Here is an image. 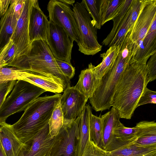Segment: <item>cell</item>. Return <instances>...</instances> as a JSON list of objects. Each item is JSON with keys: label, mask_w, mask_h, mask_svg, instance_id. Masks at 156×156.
<instances>
[{"label": "cell", "mask_w": 156, "mask_h": 156, "mask_svg": "<svg viewBox=\"0 0 156 156\" xmlns=\"http://www.w3.org/2000/svg\"><path fill=\"white\" fill-rule=\"evenodd\" d=\"M146 64L129 63L116 86L112 106L120 118L130 119L137 108L140 98L149 82Z\"/></svg>", "instance_id": "6da1fadb"}, {"label": "cell", "mask_w": 156, "mask_h": 156, "mask_svg": "<svg viewBox=\"0 0 156 156\" xmlns=\"http://www.w3.org/2000/svg\"><path fill=\"white\" fill-rule=\"evenodd\" d=\"M7 66L18 68L51 78L62 85L64 90L70 86V80L63 74L47 42L43 40L33 41L27 55L15 58Z\"/></svg>", "instance_id": "7a4b0ae2"}, {"label": "cell", "mask_w": 156, "mask_h": 156, "mask_svg": "<svg viewBox=\"0 0 156 156\" xmlns=\"http://www.w3.org/2000/svg\"><path fill=\"white\" fill-rule=\"evenodd\" d=\"M62 95L39 97L24 110L20 118L12 125L19 139L25 144L32 140L39 131L48 123L55 107Z\"/></svg>", "instance_id": "3957f363"}, {"label": "cell", "mask_w": 156, "mask_h": 156, "mask_svg": "<svg viewBox=\"0 0 156 156\" xmlns=\"http://www.w3.org/2000/svg\"><path fill=\"white\" fill-rule=\"evenodd\" d=\"M132 46L124 40L112 68L100 80L99 85L89 98L92 108L96 112L109 109L118 83L132 56Z\"/></svg>", "instance_id": "277c9868"}, {"label": "cell", "mask_w": 156, "mask_h": 156, "mask_svg": "<svg viewBox=\"0 0 156 156\" xmlns=\"http://www.w3.org/2000/svg\"><path fill=\"white\" fill-rule=\"evenodd\" d=\"M46 91L26 81L18 80L0 109V122L17 112L24 111Z\"/></svg>", "instance_id": "5b68a950"}, {"label": "cell", "mask_w": 156, "mask_h": 156, "mask_svg": "<svg viewBox=\"0 0 156 156\" xmlns=\"http://www.w3.org/2000/svg\"><path fill=\"white\" fill-rule=\"evenodd\" d=\"M73 10L79 32V40L77 43L78 50L84 55H93L100 51L102 48L98 40L97 29L81 2H76Z\"/></svg>", "instance_id": "8992f818"}, {"label": "cell", "mask_w": 156, "mask_h": 156, "mask_svg": "<svg viewBox=\"0 0 156 156\" xmlns=\"http://www.w3.org/2000/svg\"><path fill=\"white\" fill-rule=\"evenodd\" d=\"M80 116L74 120L63 121L55 137L50 156H76Z\"/></svg>", "instance_id": "52a82bcc"}, {"label": "cell", "mask_w": 156, "mask_h": 156, "mask_svg": "<svg viewBox=\"0 0 156 156\" xmlns=\"http://www.w3.org/2000/svg\"><path fill=\"white\" fill-rule=\"evenodd\" d=\"M49 21L62 28L73 41L78 43L79 32L73 11L60 0H50L47 5Z\"/></svg>", "instance_id": "ba28073f"}, {"label": "cell", "mask_w": 156, "mask_h": 156, "mask_svg": "<svg viewBox=\"0 0 156 156\" xmlns=\"http://www.w3.org/2000/svg\"><path fill=\"white\" fill-rule=\"evenodd\" d=\"M73 41L62 28L49 21L47 43L55 58L71 64Z\"/></svg>", "instance_id": "9c48e42d"}, {"label": "cell", "mask_w": 156, "mask_h": 156, "mask_svg": "<svg viewBox=\"0 0 156 156\" xmlns=\"http://www.w3.org/2000/svg\"><path fill=\"white\" fill-rule=\"evenodd\" d=\"M156 15V0H148L141 10L131 31L133 44L132 56L140 48L154 18Z\"/></svg>", "instance_id": "30bf717a"}, {"label": "cell", "mask_w": 156, "mask_h": 156, "mask_svg": "<svg viewBox=\"0 0 156 156\" xmlns=\"http://www.w3.org/2000/svg\"><path fill=\"white\" fill-rule=\"evenodd\" d=\"M33 2V0H25L23 10L17 20L11 39L16 46V52L14 59L20 56L27 55L31 48V43L29 36V24Z\"/></svg>", "instance_id": "8fae6325"}, {"label": "cell", "mask_w": 156, "mask_h": 156, "mask_svg": "<svg viewBox=\"0 0 156 156\" xmlns=\"http://www.w3.org/2000/svg\"><path fill=\"white\" fill-rule=\"evenodd\" d=\"M64 90L60 99L63 121L74 120L81 115L88 99L74 87Z\"/></svg>", "instance_id": "7c38bea8"}, {"label": "cell", "mask_w": 156, "mask_h": 156, "mask_svg": "<svg viewBox=\"0 0 156 156\" xmlns=\"http://www.w3.org/2000/svg\"><path fill=\"white\" fill-rule=\"evenodd\" d=\"M54 138L51 136L48 123L24 144L17 156H50Z\"/></svg>", "instance_id": "4fadbf2b"}, {"label": "cell", "mask_w": 156, "mask_h": 156, "mask_svg": "<svg viewBox=\"0 0 156 156\" xmlns=\"http://www.w3.org/2000/svg\"><path fill=\"white\" fill-rule=\"evenodd\" d=\"M49 21L40 8L37 0H33L29 20V33L30 42L38 40L47 41Z\"/></svg>", "instance_id": "5bb4252c"}, {"label": "cell", "mask_w": 156, "mask_h": 156, "mask_svg": "<svg viewBox=\"0 0 156 156\" xmlns=\"http://www.w3.org/2000/svg\"><path fill=\"white\" fill-rule=\"evenodd\" d=\"M101 117L103 129L100 147L105 151H110L123 146L115 138L113 133L114 127L120 119L117 110L112 107Z\"/></svg>", "instance_id": "9a60e30c"}, {"label": "cell", "mask_w": 156, "mask_h": 156, "mask_svg": "<svg viewBox=\"0 0 156 156\" xmlns=\"http://www.w3.org/2000/svg\"><path fill=\"white\" fill-rule=\"evenodd\" d=\"M156 53V15L143 39L141 46L132 57L129 63L146 64L149 58Z\"/></svg>", "instance_id": "2e32d148"}, {"label": "cell", "mask_w": 156, "mask_h": 156, "mask_svg": "<svg viewBox=\"0 0 156 156\" xmlns=\"http://www.w3.org/2000/svg\"><path fill=\"white\" fill-rule=\"evenodd\" d=\"M0 142L7 156H17L24 144L5 122H0Z\"/></svg>", "instance_id": "e0dca14e"}, {"label": "cell", "mask_w": 156, "mask_h": 156, "mask_svg": "<svg viewBox=\"0 0 156 156\" xmlns=\"http://www.w3.org/2000/svg\"><path fill=\"white\" fill-rule=\"evenodd\" d=\"M135 126L137 132L133 143L140 146L156 147V122L154 121H140Z\"/></svg>", "instance_id": "ac0fdd59"}, {"label": "cell", "mask_w": 156, "mask_h": 156, "mask_svg": "<svg viewBox=\"0 0 156 156\" xmlns=\"http://www.w3.org/2000/svg\"><path fill=\"white\" fill-rule=\"evenodd\" d=\"M10 5L0 21V52L11 40L18 20L14 15L13 4Z\"/></svg>", "instance_id": "d6986e66"}, {"label": "cell", "mask_w": 156, "mask_h": 156, "mask_svg": "<svg viewBox=\"0 0 156 156\" xmlns=\"http://www.w3.org/2000/svg\"><path fill=\"white\" fill-rule=\"evenodd\" d=\"M90 63L88 68L81 71L77 83L74 87L89 99L99 84L100 80L98 79L94 72Z\"/></svg>", "instance_id": "ffe728a7"}, {"label": "cell", "mask_w": 156, "mask_h": 156, "mask_svg": "<svg viewBox=\"0 0 156 156\" xmlns=\"http://www.w3.org/2000/svg\"><path fill=\"white\" fill-rule=\"evenodd\" d=\"M105 152L107 156H156V147L140 146L131 142L114 150Z\"/></svg>", "instance_id": "44dd1931"}, {"label": "cell", "mask_w": 156, "mask_h": 156, "mask_svg": "<svg viewBox=\"0 0 156 156\" xmlns=\"http://www.w3.org/2000/svg\"><path fill=\"white\" fill-rule=\"evenodd\" d=\"M91 112V107L89 104H86L80 116L79 123V139L76 156L82 155L89 139V119Z\"/></svg>", "instance_id": "7402d4cb"}, {"label": "cell", "mask_w": 156, "mask_h": 156, "mask_svg": "<svg viewBox=\"0 0 156 156\" xmlns=\"http://www.w3.org/2000/svg\"><path fill=\"white\" fill-rule=\"evenodd\" d=\"M121 46L109 47L106 52L100 54V56L102 58V62L96 66L93 65L92 66L94 72L98 79L100 80L112 68Z\"/></svg>", "instance_id": "603a6c76"}, {"label": "cell", "mask_w": 156, "mask_h": 156, "mask_svg": "<svg viewBox=\"0 0 156 156\" xmlns=\"http://www.w3.org/2000/svg\"><path fill=\"white\" fill-rule=\"evenodd\" d=\"M23 80L44 89L46 91L59 94L64 90L62 85L52 79L31 71Z\"/></svg>", "instance_id": "cb8c5ba5"}, {"label": "cell", "mask_w": 156, "mask_h": 156, "mask_svg": "<svg viewBox=\"0 0 156 156\" xmlns=\"http://www.w3.org/2000/svg\"><path fill=\"white\" fill-rule=\"evenodd\" d=\"M125 0L98 1L99 16L101 26L112 20L120 11Z\"/></svg>", "instance_id": "d4e9b609"}, {"label": "cell", "mask_w": 156, "mask_h": 156, "mask_svg": "<svg viewBox=\"0 0 156 156\" xmlns=\"http://www.w3.org/2000/svg\"><path fill=\"white\" fill-rule=\"evenodd\" d=\"M136 132L135 126L132 128L126 127L119 120L114 127L113 133L115 138L124 145L135 139Z\"/></svg>", "instance_id": "484cf974"}, {"label": "cell", "mask_w": 156, "mask_h": 156, "mask_svg": "<svg viewBox=\"0 0 156 156\" xmlns=\"http://www.w3.org/2000/svg\"><path fill=\"white\" fill-rule=\"evenodd\" d=\"M132 1L133 0H125L120 11L112 20L113 22V27L110 33L102 42L103 45L106 46H108L111 41L129 9Z\"/></svg>", "instance_id": "4316f807"}, {"label": "cell", "mask_w": 156, "mask_h": 156, "mask_svg": "<svg viewBox=\"0 0 156 156\" xmlns=\"http://www.w3.org/2000/svg\"><path fill=\"white\" fill-rule=\"evenodd\" d=\"M30 71L12 67L0 68V83L14 80H23L28 76Z\"/></svg>", "instance_id": "83f0119b"}, {"label": "cell", "mask_w": 156, "mask_h": 156, "mask_svg": "<svg viewBox=\"0 0 156 156\" xmlns=\"http://www.w3.org/2000/svg\"><path fill=\"white\" fill-rule=\"evenodd\" d=\"M90 138L96 145L100 147L103 125L101 116L95 115L91 112L90 115Z\"/></svg>", "instance_id": "f1b7e54d"}, {"label": "cell", "mask_w": 156, "mask_h": 156, "mask_svg": "<svg viewBox=\"0 0 156 156\" xmlns=\"http://www.w3.org/2000/svg\"><path fill=\"white\" fill-rule=\"evenodd\" d=\"M63 123V117L60 100L53 109L48 122L51 137H54L58 134Z\"/></svg>", "instance_id": "f546056e"}, {"label": "cell", "mask_w": 156, "mask_h": 156, "mask_svg": "<svg viewBox=\"0 0 156 156\" xmlns=\"http://www.w3.org/2000/svg\"><path fill=\"white\" fill-rule=\"evenodd\" d=\"M130 14L131 10L129 8L114 37L108 46V47L122 45L129 30Z\"/></svg>", "instance_id": "4dcf8cb0"}, {"label": "cell", "mask_w": 156, "mask_h": 156, "mask_svg": "<svg viewBox=\"0 0 156 156\" xmlns=\"http://www.w3.org/2000/svg\"><path fill=\"white\" fill-rule=\"evenodd\" d=\"M81 2L92 18V22L96 29H100L101 25L99 14L98 1L96 0H83Z\"/></svg>", "instance_id": "1f68e13d"}, {"label": "cell", "mask_w": 156, "mask_h": 156, "mask_svg": "<svg viewBox=\"0 0 156 156\" xmlns=\"http://www.w3.org/2000/svg\"><path fill=\"white\" fill-rule=\"evenodd\" d=\"M16 46L12 40L0 52V68L7 66L14 59L16 55Z\"/></svg>", "instance_id": "d6a6232c"}, {"label": "cell", "mask_w": 156, "mask_h": 156, "mask_svg": "<svg viewBox=\"0 0 156 156\" xmlns=\"http://www.w3.org/2000/svg\"><path fill=\"white\" fill-rule=\"evenodd\" d=\"M148 0H133L130 8L131 14L129 31L131 30L142 9Z\"/></svg>", "instance_id": "836d02e7"}, {"label": "cell", "mask_w": 156, "mask_h": 156, "mask_svg": "<svg viewBox=\"0 0 156 156\" xmlns=\"http://www.w3.org/2000/svg\"><path fill=\"white\" fill-rule=\"evenodd\" d=\"M81 156H107L105 151L99 147L89 137L88 143Z\"/></svg>", "instance_id": "e575fe53"}, {"label": "cell", "mask_w": 156, "mask_h": 156, "mask_svg": "<svg viewBox=\"0 0 156 156\" xmlns=\"http://www.w3.org/2000/svg\"><path fill=\"white\" fill-rule=\"evenodd\" d=\"M148 104H156V92L146 87L142 94L139 101L137 107Z\"/></svg>", "instance_id": "d590c367"}, {"label": "cell", "mask_w": 156, "mask_h": 156, "mask_svg": "<svg viewBox=\"0 0 156 156\" xmlns=\"http://www.w3.org/2000/svg\"><path fill=\"white\" fill-rule=\"evenodd\" d=\"M16 81L0 83V109L7 95L12 90Z\"/></svg>", "instance_id": "8d00e7d4"}, {"label": "cell", "mask_w": 156, "mask_h": 156, "mask_svg": "<svg viewBox=\"0 0 156 156\" xmlns=\"http://www.w3.org/2000/svg\"><path fill=\"white\" fill-rule=\"evenodd\" d=\"M55 59L63 74L69 80L72 79L75 74V69L72 64H69L56 58Z\"/></svg>", "instance_id": "74e56055"}, {"label": "cell", "mask_w": 156, "mask_h": 156, "mask_svg": "<svg viewBox=\"0 0 156 156\" xmlns=\"http://www.w3.org/2000/svg\"><path fill=\"white\" fill-rule=\"evenodd\" d=\"M147 62V76L149 82L156 79V53L153 55Z\"/></svg>", "instance_id": "f35d334b"}, {"label": "cell", "mask_w": 156, "mask_h": 156, "mask_svg": "<svg viewBox=\"0 0 156 156\" xmlns=\"http://www.w3.org/2000/svg\"><path fill=\"white\" fill-rule=\"evenodd\" d=\"M13 4L14 15L18 20L23 8L25 0H12Z\"/></svg>", "instance_id": "ab89813d"}, {"label": "cell", "mask_w": 156, "mask_h": 156, "mask_svg": "<svg viewBox=\"0 0 156 156\" xmlns=\"http://www.w3.org/2000/svg\"><path fill=\"white\" fill-rule=\"evenodd\" d=\"M11 0H0V18L6 13Z\"/></svg>", "instance_id": "60d3db41"}, {"label": "cell", "mask_w": 156, "mask_h": 156, "mask_svg": "<svg viewBox=\"0 0 156 156\" xmlns=\"http://www.w3.org/2000/svg\"><path fill=\"white\" fill-rule=\"evenodd\" d=\"M60 1L67 5H72L73 6L75 2V1L73 0H60Z\"/></svg>", "instance_id": "b9f144b4"}, {"label": "cell", "mask_w": 156, "mask_h": 156, "mask_svg": "<svg viewBox=\"0 0 156 156\" xmlns=\"http://www.w3.org/2000/svg\"><path fill=\"white\" fill-rule=\"evenodd\" d=\"M0 156H7L0 142Z\"/></svg>", "instance_id": "7bdbcfd3"}]
</instances>
